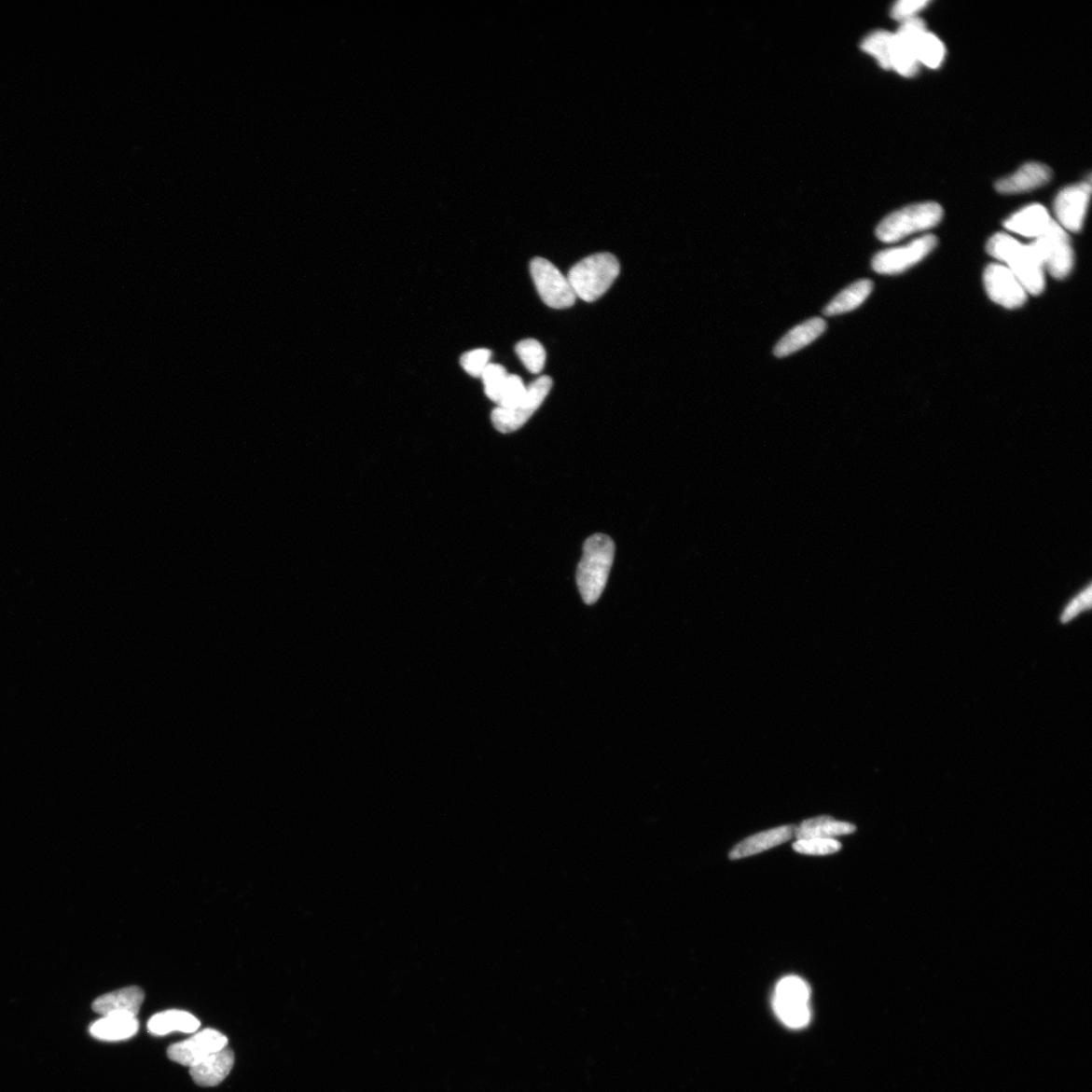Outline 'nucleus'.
<instances>
[{
  "label": "nucleus",
  "instance_id": "nucleus-5",
  "mask_svg": "<svg viewBox=\"0 0 1092 1092\" xmlns=\"http://www.w3.org/2000/svg\"><path fill=\"white\" fill-rule=\"evenodd\" d=\"M809 1000V984L800 977L788 976L777 984L773 998L774 1011L780 1021L788 1028L801 1029L810 1022Z\"/></svg>",
  "mask_w": 1092,
  "mask_h": 1092
},
{
  "label": "nucleus",
  "instance_id": "nucleus-27",
  "mask_svg": "<svg viewBox=\"0 0 1092 1092\" xmlns=\"http://www.w3.org/2000/svg\"><path fill=\"white\" fill-rule=\"evenodd\" d=\"M507 370L500 365L490 364L481 376L488 398L497 405L508 378Z\"/></svg>",
  "mask_w": 1092,
  "mask_h": 1092
},
{
  "label": "nucleus",
  "instance_id": "nucleus-28",
  "mask_svg": "<svg viewBox=\"0 0 1092 1092\" xmlns=\"http://www.w3.org/2000/svg\"><path fill=\"white\" fill-rule=\"evenodd\" d=\"M794 849L803 855L825 856L837 853L841 850L842 844L835 838L797 839Z\"/></svg>",
  "mask_w": 1092,
  "mask_h": 1092
},
{
  "label": "nucleus",
  "instance_id": "nucleus-23",
  "mask_svg": "<svg viewBox=\"0 0 1092 1092\" xmlns=\"http://www.w3.org/2000/svg\"><path fill=\"white\" fill-rule=\"evenodd\" d=\"M873 291V283L862 280L839 293L823 311L826 316H836L854 311L866 301Z\"/></svg>",
  "mask_w": 1092,
  "mask_h": 1092
},
{
  "label": "nucleus",
  "instance_id": "nucleus-11",
  "mask_svg": "<svg viewBox=\"0 0 1092 1092\" xmlns=\"http://www.w3.org/2000/svg\"><path fill=\"white\" fill-rule=\"evenodd\" d=\"M983 283L991 301L1006 309L1019 308L1027 302L1024 286L1002 264H989L984 270Z\"/></svg>",
  "mask_w": 1092,
  "mask_h": 1092
},
{
  "label": "nucleus",
  "instance_id": "nucleus-17",
  "mask_svg": "<svg viewBox=\"0 0 1092 1092\" xmlns=\"http://www.w3.org/2000/svg\"><path fill=\"white\" fill-rule=\"evenodd\" d=\"M794 836L795 827L792 825L775 827V829L767 830L743 839V841L731 850L729 858L731 860H740L763 853L765 850L790 841Z\"/></svg>",
  "mask_w": 1092,
  "mask_h": 1092
},
{
  "label": "nucleus",
  "instance_id": "nucleus-30",
  "mask_svg": "<svg viewBox=\"0 0 1092 1092\" xmlns=\"http://www.w3.org/2000/svg\"><path fill=\"white\" fill-rule=\"evenodd\" d=\"M526 392L527 387H525L522 379L518 376L509 375L497 407H513L524 397Z\"/></svg>",
  "mask_w": 1092,
  "mask_h": 1092
},
{
  "label": "nucleus",
  "instance_id": "nucleus-21",
  "mask_svg": "<svg viewBox=\"0 0 1092 1092\" xmlns=\"http://www.w3.org/2000/svg\"><path fill=\"white\" fill-rule=\"evenodd\" d=\"M856 832L854 824L839 822L832 816L822 815L809 819L795 827V836L797 839L808 838H834L850 835Z\"/></svg>",
  "mask_w": 1092,
  "mask_h": 1092
},
{
  "label": "nucleus",
  "instance_id": "nucleus-18",
  "mask_svg": "<svg viewBox=\"0 0 1092 1092\" xmlns=\"http://www.w3.org/2000/svg\"><path fill=\"white\" fill-rule=\"evenodd\" d=\"M1052 221L1047 209L1035 203L1011 215L1004 226L1011 232L1037 239L1046 232Z\"/></svg>",
  "mask_w": 1092,
  "mask_h": 1092
},
{
  "label": "nucleus",
  "instance_id": "nucleus-22",
  "mask_svg": "<svg viewBox=\"0 0 1092 1092\" xmlns=\"http://www.w3.org/2000/svg\"><path fill=\"white\" fill-rule=\"evenodd\" d=\"M200 1027L199 1019L184 1011H166L156 1014L148 1022V1030L155 1036H165L173 1031L191 1034Z\"/></svg>",
  "mask_w": 1092,
  "mask_h": 1092
},
{
  "label": "nucleus",
  "instance_id": "nucleus-24",
  "mask_svg": "<svg viewBox=\"0 0 1092 1092\" xmlns=\"http://www.w3.org/2000/svg\"><path fill=\"white\" fill-rule=\"evenodd\" d=\"M894 34L883 30L875 31L863 40L864 52L878 60L883 69H892V51Z\"/></svg>",
  "mask_w": 1092,
  "mask_h": 1092
},
{
  "label": "nucleus",
  "instance_id": "nucleus-14",
  "mask_svg": "<svg viewBox=\"0 0 1092 1092\" xmlns=\"http://www.w3.org/2000/svg\"><path fill=\"white\" fill-rule=\"evenodd\" d=\"M235 1062V1056L231 1049L226 1047L208 1056L198 1064L189 1068V1073L194 1082L203 1087L217 1086L230 1074Z\"/></svg>",
  "mask_w": 1092,
  "mask_h": 1092
},
{
  "label": "nucleus",
  "instance_id": "nucleus-6",
  "mask_svg": "<svg viewBox=\"0 0 1092 1092\" xmlns=\"http://www.w3.org/2000/svg\"><path fill=\"white\" fill-rule=\"evenodd\" d=\"M553 380L542 377L527 387L524 397L511 408L497 407L491 413V422L501 434H512L520 429L538 410L547 397Z\"/></svg>",
  "mask_w": 1092,
  "mask_h": 1092
},
{
  "label": "nucleus",
  "instance_id": "nucleus-8",
  "mask_svg": "<svg viewBox=\"0 0 1092 1092\" xmlns=\"http://www.w3.org/2000/svg\"><path fill=\"white\" fill-rule=\"evenodd\" d=\"M531 273L536 290L546 305L554 309L572 307L577 297L565 275L553 263L536 257L531 262Z\"/></svg>",
  "mask_w": 1092,
  "mask_h": 1092
},
{
  "label": "nucleus",
  "instance_id": "nucleus-1",
  "mask_svg": "<svg viewBox=\"0 0 1092 1092\" xmlns=\"http://www.w3.org/2000/svg\"><path fill=\"white\" fill-rule=\"evenodd\" d=\"M987 250L1006 263L1028 294L1039 296L1045 290V267L1033 243L1024 245L1009 234L998 233L989 239Z\"/></svg>",
  "mask_w": 1092,
  "mask_h": 1092
},
{
  "label": "nucleus",
  "instance_id": "nucleus-25",
  "mask_svg": "<svg viewBox=\"0 0 1092 1092\" xmlns=\"http://www.w3.org/2000/svg\"><path fill=\"white\" fill-rule=\"evenodd\" d=\"M946 49L943 42L934 34L926 31L917 42V57L919 63L935 69L944 62Z\"/></svg>",
  "mask_w": 1092,
  "mask_h": 1092
},
{
  "label": "nucleus",
  "instance_id": "nucleus-7",
  "mask_svg": "<svg viewBox=\"0 0 1092 1092\" xmlns=\"http://www.w3.org/2000/svg\"><path fill=\"white\" fill-rule=\"evenodd\" d=\"M1031 243L1053 278L1063 280L1071 274L1074 264L1073 249L1070 236L1057 222L1053 220L1046 232Z\"/></svg>",
  "mask_w": 1092,
  "mask_h": 1092
},
{
  "label": "nucleus",
  "instance_id": "nucleus-13",
  "mask_svg": "<svg viewBox=\"0 0 1092 1092\" xmlns=\"http://www.w3.org/2000/svg\"><path fill=\"white\" fill-rule=\"evenodd\" d=\"M1091 186L1083 183L1065 187L1056 197L1054 212L1057 223L1066 231L1079 232L1083 229L1089 205Z\"/></svg>",
  "mask_w": 1092,
  "mask_h": 1092
},
{
  "label": "nucleus",
  "instance_id": "nucleus-26",
  "mask_svg": "<svg viewBox=\"0 0 1092 1092\" xmlns=\"http://www.w3.org/2000/svg\"><path fill=\"white\" fill-rule=\"evenodd\" d=\"M516 352L532 374H539L544 369L546 353L542 343L535 339L522 340L516 345Z\"/></svg>",
  "mask_w": 1092,
  "mask_h": 1092
},
{
  "label": "nucleus",
  "instance_id": "nucleus-20",
  "mask_svg": "<svg viewBox=\"0 0 1092 1092\" xmlns=\"http://www.w3.org/2000/svg\"><path fill=\"white\" fill-rule=\"evenodd\" d=\"M139 1026L137 1016L115 1014L102 1016L90 1026V1031L92 1037L102 1041H123L134 1037Z\"/></svg>",
  "mask_w": 1092,
  "mask_h": 1092
},
{
  "label": "nucleus",
  "instance_id": "nucleus-29",
  "mask_svg": "<svg viewBox=\"0 0 1092 1092\" xmlns=\"http://www.w3.org/2000/svg\"><path fill=\"white\" fill-rule=\"evenodd\" d=\"M491 356V351L482 348L464 353L461 364L467 374L474 378H481L483 371L490 365Z\"/></svg>",
  "mask_w": 1092,
  "mask_h": 1092
},
{
  "label": "nucleus",
  "instance_id": "nucleus-3",
  "mask_svg": "<svg viewBox=\"0 0 1092 1092\" xmlns=\"http://www.w3.org/2000/svg\"><path fill=\"white\" fill-rule=\"evenodd\" d=\"M619 271L620 264L614 255L599 254L575 264L567 278L575 297L591 303L610 289Z\"/></svg>",
  "mask_w": 1092,
  "mask_h": 1092
},
{
  "label": "nucleus",
  "instance_id": "nucleus-16",
  "mask_svg": "<svg viewBox=\"0 0 1092 1092\" xmlns=\"http://www.w3.org/2000/svg\"><path fill=\"white\" fill-rule=\"evenodd\" d=\"M145 994L137 987L126 988L100 996L92 1003L93 1012L104 1016L123 1014L137 1016Z\"/></svg>",
  "mask_w": 1092,
  "mask_h": 1092
},
{
  "label": "nucleus",
  "instance_id": "nucleus-9",
  "mask_svg": "<svg viewBox=\"0 0 1092 1092\" xmlns=\"http://www.w3.org/2000/svg\"><path fill=\"white\" fill-rule=\"evenodd\" d=\"M937 244L933 235L920 237L908 245L879 252L872 260V268L880 274L905 272L925 259Z\"/></svg>",
  "mask_w": 1092,
  "mask_h": 1092
},
{
  "label": "nucleus",
  "instance_id": "nucleus-32",
  "mask_svg": "<svg viewBox=\"0 0 1092 1092\" xmlns=\"http://www.w3.org/2000/svg\"><path fill=\"white\" fill-rule=\"evenodd\" d=\"M1091 606V586L1073 600L1070 606L1065 610L1061 621L1066 623L1075 617L1080 612L1089 609Z\"/></svg>",
  "mask_w": 1092,
  "mask_h": 1092
},
{
  "label": "nucleus",
  "instance_id": "nucleus-15",
  "mask_svg": "<svg viewBox=\"0 0 1092 1092\" xmlns=\"http://www.w3.org/2000/svg\"><path fill=\"white\" fill-rule=\"evenodd\" d=\"M1051 178L1052 172L1048 166L1038 162H1030L1019 168L1014 174L999 180L995 187L1002 194L1024 193V191L1048 184Z\"/></svg>",
  "mask_w": 1092,
  "mask_h": 1092
},
{
  "label": "nucleus",
  "instance_id": "nucleus-10",
  "mask_svg": "<svg viewBox=\"0 0 1092 1092\" xmlns=\"http://www.w3.org/2000/svg\"><path fill=\"white\" fill-rule=\"evenodd\" d=\"M926 31L925 21L915 17L903 21V25L894 34L892 69L900 76L913 77L918 74L919 62L917 57V42Z\"/></svg>",
  "mask_w": 1092,
  "mask_h": 1092
},
{
  "label": "nucleus",
  "instance_id": "nucleus-31",
  "mask_svg": "<svg viewBox=\"0 0 1092 1092\" xmlns=\"http://www.w3.org/2000/svg\"><path fill=\"white\" fill-rule=\"evenodd\" d=\"M929 5L928 0H902L893 6L892 16L897 21H905L915 18L919 11Z\"/></svg>",
  "mask_w": 1092,
  "mask_h": 1092
},
{
  "label": "nucleus",
  "instance_id": "nucleus-12",
  "mask_svg": "<svg viewBox=\"0 0 1092 1092\" xmlns=\"http://www.w3.org/2000/svg\"><path fill=\"white\" fill-rule=\"evenodd\" d=\"M227 1046L228 1038L221 1031L206 1029L186 1041L173 1044L168 1048L167 1055L173 1062L190 1068Z\"/></svg>",
  "mask_w": 1092,
  "mask_h": 1092
},
{
  "label": "nucleus",
  "instance_id": "nucleus-4",
  "mask_svg": "<svg viewBox=\"0 0 1092 1092\" xmlns=\"http://www.w3.org/2000/svg\"><path fill=\"white\" fill-rule=\"evenodd\" d=\"M943 209L937 202H922L896 211L878 225L876 236L880 242L893 243L910 234L926 231L937 226L943 218Z\"/></svg>",
  "mask_w": 1092,
  "mask_h": 1092
},
{
  "label": "nucleus",
  "instance_id": "nucleus-19",
  "mask_svg": "<svg viewBox=\"0 0 1092 1092\" xmlns=\"http://www.w3.org/2000/svg\"><path fill=\"white\" fill-rule=\"evenodd\" d=\"M826 329V323L822 318H812L799 324L791 329L774 348V354L778 357H786L807 347L821 338Z\"/></svg>",
  "mask_w": 1092,
  "mask_h": 1092
},
{
  "label": "nucleus",
  "instance_id": "nucleus-2",
  "mask_svg": "<svg viewBox=\"0 0 1092 1092\" xmlns=\"http://www.w3.org/2000/svg\"><path fill=\"white\" fill-rule=\"evenodd\" d=\"M615 554L614 540L605 534H594L586 540L577 569V584L586 604L592 605L601 597L614 565Z\"/></svg>",
  "mask_w": 1092,
  "mask_h": 1092
}]
</instances>
